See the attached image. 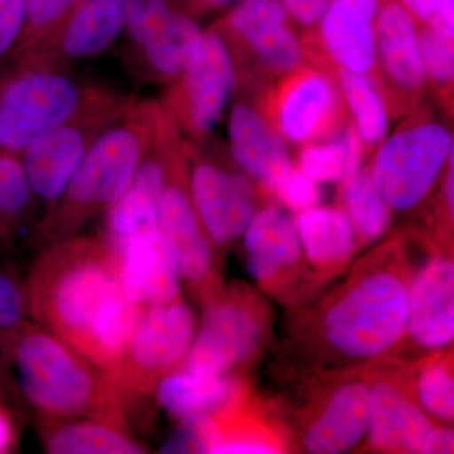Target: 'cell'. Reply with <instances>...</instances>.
Segmentation results:
<instances>
[{
    "label": "cell",
    "instance_id": "9",
    "mask_svg": "<svg viewBox=\"0 0 454 454\" xmlns=\"http://www.w3.org/2000/svg\"><path fill=\"white\" fill-rule=\"evenodd\" d=\"M259 110L284 139L301 145L333 139L348 121L333 74L309 62L265 86Z\"/></svg>",
    "mask_w": 454,
    "mask_h": 454
},
{
    "label": "cell",
    "instance_id": "21",
    "mask_svg": "<svg viewBox=\"0 0 454 454\" xmlns=\"http://www.w3.org/2000/svg\"><path fill=\"white\" fill-rule=\"evenodd\" d=\"M367 380V446L380 453H420L435 422L415 402L404 379L394 372H375Z\"/></svg>",
    "mask_w": 454,
    "mask_h": 454
},
{
    "label": "cell",
    "instance_id": "33",
    "mask_svg": "<svg viewBox=\"0 0 454 454\" xmlns=\"http://www.w3.org/2000/svg\"><path fill=\"white\" fill-rule=\"evenodd\" d=\"M418 42L427 82L432 85L447 110L453 109V38L418 23Z\"/></svg>",
    "mask_w": 454,
    "mask_h": 454
},
{
    "label": "cell",
    "instance_id": "19",
    "mask_svg": "<svg viewBox=\"0 0 454 454\" xmlns=\"http://www.w3.org/2000/svg\"><path fill=\"white\" fill-rule=\"evenodd\" d=\"M380 0H331L315 40L303 41L307 61L319 67L375 74V20Z\"/></svg>",
    "mask_w": 454,
    "mask_h": 454
},
{
    "label": "cell",
    "instance_id": "4",
    "mask_svg": "<svg viewBox=\"0 0 454 454\" xmlns=\"http://www.w3.org/2000/svg\"><path fill=\"white\" fill-rule=\"evenodd\" d=\"M158 106V101L136 98L100 131L64 195L42 220L41 234L50 243L77 234L124 195L151 145Z\"/></svg>",
    "mask_w": 454,
    "mask_h": 454
},
{
    "label": "cell",
    "instance_id": "18",
    "mask_svg": "<svg viewBox=\"0 0 454 454\" xmlns=\"http://www.w3.org/2000/svg\"><path fill=\"white\" fill-rule=\"evenodd\" d=\"M179 134L175 122L160 104L153 137L145 157L129 188L106 212V239L112 247L130 236L160 229V205L166 186L169 151Z\"/></svg>",
    "mask_w": 454,
    "mask_h": 454
},
{
    "label": "cell",
    "instance_id": "31",
    "mask_svg": "<svg viewBox=\"0 0 454 454\" xmlns=\"http://www.w3.org/2000/svg\"><path fill=\"white\" fill-rule=\"evenodd\" d=\"M418 405L434 422L453 423L454 379L452 360L448 357L428 358L415 367L411 387Z\"/></svg>",
    "mask_w": 454,
    "mask_h": 454
},
{
    "label": "cell",
    "instance_id": "24",
    "mask_svg": "<svg viewBox=\"0 0 454 454\" xmlns=\"http://www.w3.org/2000/svg\"><path fill=\"white\" fill-rule=\"evenodd\" d=\"M369 380L349 376L337 384L307 418L301 447L309 454H342L360 446L366 437Z\"/></svg>",
    "mask_w": 454,
    "mask_h": 454
},
{
    "label": "cell",
    "instance_id": "30",
    "mask_svg": "<svg viewBox=\"0 0 454 454\" xmlns=\"http://www.w3.org/2000/svg\"><path fill=\"white\" fill-rule=\"evenodd\" d=\"M340 197L356 234L358 247L376 243L387 234L394 211L376 186L370 166H361L351 178L340 184Z\"/></svg>",
    "mask_w": 454,
    "mask_h": 454
},
{
    "label": "cell",
    "instance_id": "10",
    "mask_svg": "<svg viewBox=\"0 0 454 454\" xmlns=\"http://www.w3.org/2000/svg\"><path fill=\"white\" fill-rule=\"evenodd\" d=\"M279 0H243L216 26L236 67V85L254 79L277 80L307 64L303 41Z\"/></svg>",
    "mask_w": 454,
    "mask_h": 454
},
{
    "label": "cell",
    "instance_id": "41",
    "mask_svg": "<svg viewBox=\"0 0 454 454\" xmlns=\"http://www.w3.org/2000/svg\"><path fill=\"white\" fill-rule=\"evenodd\" d=\"M286 13L298 25L313 27L324 16L331 0H279Z\"/></svg>",
    "mask_w": 454,
    "mask_h": 454
},
{
    "label": "cell",
    "instance_id": "47",
    "mask_svg": "<svg viewBox=\"0 0 454 454\" xmlns=\"http://www.w3.org/2000/svg\"><path fill=\"white\" fill-rule=\"evenodd\" d=\"M3 71H4V70H3ZM3 71H0V76H2Z\"/></svg>",
    "mask_w": 454,
    "mask_h": 454
},
{
    "label": "cell",
    "instance_id": "28",
    "mask_svg": "<svg viewBox=\"0 0 454 454\" xmlns=\"http://www.w3.org/2000/svg\"><path fill=\"white\" fill-rule=\"evenodd\" d=\"M42 446L51 454H143L145 444L127 423L100 417L38 420Z\"/></svg>",
    "mask_w": 454,
    "mask_h": 454
},
{
    "label": "cell",
    "instance_id": "3",
    "mask_svg": "<svg viewBox=\"0 0 454 454\" xmlns=\"http://www.w3.org/2000/svg\"><path fill=\"white\" fill-rule=\"evenodd\" d=\"M18 393L38 420L100 417L127 423L112 375L35 322L0 337Z\"/></svg>",
    "mask_w": 454,
    "mask_h": 454
},
{
    "label": "cell",
    "instance_id": "11",
    "mask_svg": "<svg viewBox=\"0 0 454 454\" xmlns=\"http://www.w3.org/2000/svg\"><path fill=\"white\" fill-rule=\"evenodd\" d=\"M197 327L192 307L182 298L145 307L114 376L125 399L153 394L157 382L181 366Z\"/></svg>",
    "mask_w": 454,
    "mask_h": 454
},
{
    "label": "cell",
    "instance_id": "14",
    "mask_svg": "<svg viewBox=\"0 0 454 454\" xmlns=\"http://www.w3.org/2000/svg\"><path fill=\"white\" fill-rule=\"evenodd\" d=\"M186 160L188 191L200 221L216 250L225 249L243 236L258 211V190L243 172L187 140Z\"/></svg>",
    "mask_w": 454,
    "mask_h": 454
},
{
    "label": "cell",
    "instance_id": "37",
    "mask_svg": "<svg viewBox=\"0 0 454 454\" xmlns=\"http://www.w3.org/2000/svg\"><path fill=\"white\" fill-rule=\"evenodd\" d=\"M28 18V0H0V71L16 52Z\"/></svg>",
    "mask_w": 454,
    "mask_h": 454
},
{
    "label": "cell",
    "instance_id": "16",
    "mask_svg": "<svg viewBox=\"0 0 454 454\" xmlns=\"http://www.w3.org/2000/svg\"><path fill=\"white\" fill-rule=\"evenodd\" d=\"M131 0H82L59 25L9 64L70 68L112 49L125 31Z\"/></svg>",
    "mask_w": 454,
    "mask_h": 454
},
{
    "label": "cell",
    "instance_id": "20",
    "mask_svg": "<svg viewBox=\"0 0 454 454\" xmlns=\"http://www.w3.org/2000/svg\"><path fill=\"white\" fill-rule=\"evenodd\" d=\"M404 339L429 354H441L452 345L454 262L450 254H433L413 269Z\"/></svg>",
    "mask_w": 454,
    "mask_h": 454
},
{
    "label": "cell",
    "instance_id": "15",
    "mask_svg": "<svg viewBox=\"0 0 454 454\" xmlns=\"http://www.w3.org/2000/svg\"><path fill=\"white\" fill-rule=\"evenodd\" d=\"M134 98L127 95L88 115L65 122L33 140L23 151L20 158L33 193L49 206L47 210L64 195L74 170L100 131L118 119Z\"/></svg>",
    "mask_w": 454,
    "mask_h": 454
},
{
    "label": "cell",
    "instance_id": "22",
    "mask_svg": "<svg viewBox=\"0 0 454 454\" xmlns=\"http://www.w3.org/2000/svg\"><path fill=\"white\" fill-rule=\"evenodd\" d=\"M229 140L236 166L256 190L276 199L293 167L286 140L267 116L247 101H236L229 114Z\"/></svg>",
    "mask_w": 454,
    "mask_h": 454
},
{
    "label": "cell",
    "instance_id": "1",
    "mask_svg": "<svg viewBox=\"0 0 454 454\" xmlns=\"http://www.w3.org/2000/svg\"><path fill=\"white\" fill-rule=\"evenodd\" d=\"M25 291L35 324L115 376L145 307L125 294L106 238L52 241L33 264Z\"/></svg>",
    "mask_w": 454,
    "mask_h": 454
},
{
    "label": "cell",
    "instance_id": "34",
    "mask_svg": "<svg viewBox=\"0 0 454 454\" xmlns=\"http://www.w3.org/2000/svg\"><path fill=\"white\" fill-rule=\"evenodd\" d=\"M223 429L216 415H190L178 420L160 453H219Z\"/></svg>",
    "mask_w": 454,
    "mask_h": 454
},
{
    "label": "cell",
    "instance_id": "2",
    "mask_svg": "<svg viewBox=\"0 0 454 454\" xmlns=\"http://www.w3.org/2000/svg\"><path fill=\"white\" fill-rule=\"evenodd\" d=\"M325 301L313 330L325 364L387 356L404 340L411 262L399 241L382 245Z\"/></svg>",
    "mask_w": 454,
    "mask_h": 454
},
{
    "label": "cell",
    "instance_id": "5",
    "mask_svg": "<svg viewBox=\"0 0 454 454\" xmlns=\"http://www.w3.org/2000/svg\"><path fill=\"white\" fill-rule=\"evenodd\" d=\"M124 97L70 68L9 65L0 76V152L20 155L47 131Z\"/></svg>",
    "mask_w": 454,
    "mask_h": 454
},
{
    "label": "cell",
    "instance_id": "40",
    "mask_svg": "<svg viewBox=\"0 0 454 454\" xmlns=\"http://www.w3.org/2000/svg\"><path fill=\"white\" fill-rule=\"evenodd\" d=\"M420 25L454 37V0H400Z\"/></svg>",
    "mask_w": 454,
    "mask_h": 454
},
{
    "label": "cell",
    "instance_id": "13",
    "mask_svg": "<svg viewBox=\"0 0 454 454\" xmlns=\"http://www.w3.org/2000/svg\"><path fill=\"white\" fill-rule=\"evenodd\" d=\"M125 32L137 73L164 85L195 61L205 35L192 17L168 0H131Z\"/></svg>",
    "mask_w": 454,
    "mask_h": 454
},
{
    "label": "cell",
    "instance_id": "39",
    "mask_svg": "<svg viewBox=\"0 0 454 454\" xmlns=\"http://www.w3.org/2000/svg\"><path fill=\"white\" fill-rule=\"evenodd\" d=\"M319 199H321V191H319L318 182L310 178L298 167H293L276 193L277 201L283 203L286 208L295 214L313 207Z\"/></svg>",
    "mask_w": 454,
    "mask_h": 454
},
{
    "label": "cell",
    "instance_id": "42",
    "mask_svg": "<svg viewBox=\"0 0 454 454\" xmlns=\"http://www.w3.org/2000/svg\"><path fill=\"white\" fill-rule=\"evenodd\" d=\"M17 423L7 393H0V454L11 453L17 447Z\"/></svg>",
    "mask_w": 454,
    "mask_h": 454
},
{
    "label": "cell",
    "instance_id": "17",
    "mask_svg": "<svg viewBox=\"0 0 454 454\" xmlns=\"http://www.w3.org/2000/svg\"><path fill=\"white\" fill-rule=\"evenodd\" d=\"M373 80L390 115H409L420 106L427 76L418 42V22L396 0L380 5L375 20Z\"/></svg>",
    "mask_w": 454,
    "mask_h": 454
},
{
    "label": "cell",
    "instance_id": "38",
    "mask_svg": "<svg viewBox=\"0 0 454 454\" xmlns=\"http://www.w3.org/2000/svg\"><path fill=\"white\" fill-rule=\"evenodd\" d=\"M28 317L25 286L0 271V337L25 325Z\"/></svg>",
    "mask_w": 454,
    "mask_h": 454
},
{
    "label": "cell",
    "instance_id": "43",
    "mask_svg": "<svg viewBox=\"0 0 454 454\" xmlns=\"http://www.w3.org/2000/svg\"><path fill=\"white\" fill-rule=\"evenodd\" d=\"M454 432L450 424H434L424 439L422 454H448L453 453Z\"/></svg>",
    "mask_w": 454,
    "mask_h": 454
},
{
    "label": "cell",
    "instance_id": "35",
    "mask_svg": "<svg viewBox=\"0 0 454 454\" xmlns=\"http://www.w3.org/2000/svg\"><path fill=\"white\" fill-rule=\"evenodd\" d=\"M298 168L318 184H340L345 176V157L336 137L325 142L301 145Z\"/></svg>",
    "mask_w": 454,
    "mask_h": 454
},
{
    "label": "cell",
    "instance_id": "45",
    "mask_svg": "<svg viewBox=\"0 0 454 454\" xmlns=\"http://www.w3.org/2000/svg\"><path fill=\"white\" fill-rule=\"evenodd\" d=\"M234 0H201L203 5L206 7H221V5L229 4Z\"/></svg>",
    "mask_w": 454,
    "mask_h": 454
},
{
    "label": "cell",
    "instance_id": "29",
    "mask_svg": "<svg viewBox=\"0 0 454 454\" xmlns=\"http://www.w3.org/2000/svg\"><path fill=\"white\" fill-rule=\"evenodd\" d=\"M339 85L349 121L356 128L366 151L375 148L387 138L390 113L380 88L372 76L352 73L346 68L327 67Z\"/></svg>",
    "mask_w": 454,
    "mask_h": 454
},
{
    "label": "cell",
    "instance_id": "46",
    "mask_svg": "<svg viewBox=\"0 0 454 454\" xmlns=\"http://www.w3.org/2000/svg\"><path fill=\"white\" fill-rule=\"evenodd\" d=\"M0 238H3V234H2V226H0Z\"/></svg>",
    "mask_w": 454,
    "mask_h": 454
},
{
    "label": "cell",
    "instance_id": "12",
    "mask_svg": "<svg viewBox=\"0 0 454 454\" xmlns=\"http://www.w3.org/2000/svg\"><path fill=\"white\" fill-rule=\"evenodd\" d=\"M160 230L177 258L182 280L205 304L223 291L217 250L203 229L187 181L186 140L179 136L168 155L167 181L160 205Z\"/></svg>",
    "mask_w": 454,
    "mask_h": 454
},
{
    "label": "cell",
    "instance_id": "26",
    "mask_svg": "<svg viewBox=\"0 0 454 454\" xmlns=\"http://www.w3.org/2000/svg\"><path fill=\"white\" fill-rule=\"evenodd\" d=\"M301 253L318 278H333L348 268L358 250L356 234L342 207L313 206L293 217Z\"/></svg>",
    "mask_w": 454,
    "mask_h": 454
},
{
    "label": "cell",
    "instance_id": "44",
    "mask_svg": "<svg viewBox=\"0 0 454 454\" xmlns=\"http://www.w3.org/2000/svg\"><path fill=\"white\" fill-rule=\"evenodd\" d=\"M11 367H9L7 354L0 342V393H7L11 382Z\"/></svg>",
    "mask_w": 454,
    "mask_h": 454
},
{
    "label": "cell",
    "instance_id": "7",
    "mask_svg": "<svg viewBox=\"0 0 454 454\" xmlns=\"http://www.w3.org/2000/svg\"><path fill=\"white\" fill-rule=\"evenodd\" d=\"M190 351L178 369L229 375L258 357L268 340L267 309L254 293L232 286L206 301Z\"/></svg>",
    "mask_w": 454,
    "mask_h": 454
},
{
    "label": "cell",
    "instance_id": "25",
    "mask_svg": "<svg viewBox=\"0 0 454 454\" xmlns=\"http://www.w3.org/2000/svg\"><path fill=\"white\" fill-rule=\"evenodd\" d=\"M241 238L247 273L267 291L278 289L304 260L294 220L279 206L258 208Z\"/></svg>",
    "mask_w": 454,
    "mask_h": 454
},
{
    "label": "cell",
    "instance_id": "36",
    "mask_svg": "<svg viewBox=\"0 0 454 454\" xmlns=\"http://www.w3.org/2000/svg\"><path fill=\"white\" fill-rule=\"evenodd\" d=\"M82 2V0H28L25 35L13 56L46 37Z\"/></svg>",
    "mask_w": 454,
    "mask_h": 454
},
{
    "label": "cell",
    "instance_id": "23",
    "mask_svg": "<svg viewBox=\"0 0 454 454\" xmlns=\"http://www.w3.org/2000/svg\"><path fill=\"white\" fill-rule=\"evenodd\" d=\"M113 249L122 289L131 301L151 307L181 300L177 258L160 229L130 236Z\"/></svg>",
    "mask_w": 454,
    "mask_h": 454
},
{
    "label": "cell",
    "instance_id": "27",
    "mask_svg": "<svg viewBox=\"0 0 454 454\" xmlns=\"http://www.w3.org/2000/svg\"><path fill=\"white\" fill-rule=\"evenodd\" d=\"M243 393V382L236 373L212 375L182 369L164 375L153 390L158 404L177 420L227 413L240 404Z\"/></svg>",
    "mask_w": 454,
    "mask_h": 454
},
{
    "label": "cell",
    "instance_id": "32",
    "mask_svg": "<svg viewBox=\"0 0 454 454\" xmlns=\"http://www.w3.org/2000/svg\"><path fill=\"white\" fill-rule=\"evenodd\" d=\"M35 200L20 155L0 152V226L3 238L28 217Z\"/></svg>",
    "mask_w": 454,
    "mask_h": 454
},
{
    "label": "cell",
    "instance_id": "8",
    "mask_svg": "<svg viewBox=\"0 0 454 454\" xmlns=\"http://www.w3.org/2000/svg\"><path fill=\"white\" fill-rule=\"evenodd\" d=\"M235 89L234 57L225 37L212 27L205 31L195 61L167 83L160 104L187 142L202 145L223 119Z\"/></svg>",
    "mask_w": 454,
    "mask_h": 454
},
{
    "label": "cell",
    "instance_id": "6",
    "mask_svg": "<svg viewBox=\"0 0 454 454\" xmlns=\"http://www.w3.org/2000/svg\"><path fill=\"white\" fill-rule=\"evenodd\" d=\"M373 155L372 177L391 210L419 207L443 176L454 152L453 134L427 110L409 114Z\"/></svg>",
    "mask_w": 454,
    "mask_h": 454
}]
</instances>
